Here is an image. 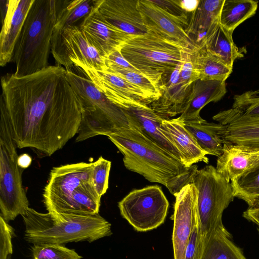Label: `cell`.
I'll use <instances>...</instances> for the list:
<instances>
[{
	"label": "cell",
	"mask_w": 259,
	"mask_h": 259,
	"mask_svg": "<svg viewBox=\"0 0 259 259\" xmlns=\"http://www.w3.org/2000/svg\"><path fill=\"white\" fill-rule=\"evenodd\" d=\"M60 65L31 75L7 74L1 78L0 109L10 122L20 149L30 148L50 156L77 134L80 100Z\"/></svg>",
	"instance_id": "6da1fadb"
},
{
	"label": "cell",
	"mask_w": 259,
	"mask_h": 259,
	"mask_svg": "<svg viewBox=\"0 0 259 259\" xmlns=\"http://www.w3.org/2000/svg\"><path fill=\"white\" fill-rule=\"evenodd\" d=\"M108 138L123 155V164L127 169L142 175L150 182L164 185L174 196L191 183L192 176L198 169L196 164L186 167L130 126Z\"/></svg>",
	"instance_id": "7a4b0ae2"
},
{
	"label": "cell",
	"mask_w": 259,
	"mask_h": 259,
	"mask_svg": "<svg viewBox=\"0 0 259 259\" xmlns=\"http://www.w3.org/2000/svg\"><path fill=\"white\" fill-rule=\"evenodd\" d=\"M24 239L33 244L93 242L112 234L109 222L99 214L40 213L28 207L22 215Z\"/></svg>",
	"instance_id": "3957f363"
},
{
	"label": "cell",
	"mask_w": 259,
	"mask_h": 259,
	"mask_svg": "<svg viewBox=\"0 0 259 259\" xmlns=\"http://www.w3.org/2000/svg\"><path fill=\"white\" fill-rule=\"evenodd\" d=\"M56 18L57 1H34L15 46V75H31L49 66Z\"/></svg>",
	"instance_id": "277c9868"
},
{
	"label": "cell",
	"mask_w": 259,
	"mask_h": 259,
	"mask_svg": "<svg viewBox=\"0 0 259 259\" xmlns=\"http://www.w3.org/2000/svg\"><path fill=\"white\" fill-rule=\"evenodd\" d=\"M65 76L79 99L81 120L76 142L108 136L129 127L122 110L109 100L85 76L66 71Z\"/></svg>",
	"instance_id": "5b68a950"
},
{
	"label": "cell",
	"mask_w": 259,
	"mask_h": 259,
	"mask_svg": "<svg viewBox=\"0 0 259 259\" xmlns=\"http://www.w3.org/2000/svg\"><path fill=\"white\" fill-rule=\"evenodd\" d=\"M119 49L124 58L158 89L162 76L172 72L193 51L149 30L128 39Z\"/></svg>",
	"instance_id": "8992f818"
},
{
	"label": "cell",
	"mask_w": 259,
	"mask_h": 259,
	"mask_svg": "<svg viewBox=\"0 0 259 259\" xmlns=\"http://www.w3.org/2000/svg\"><path fill=\"white\" fill-rule=\"evenodd\" d=\"M17 148L9 118L0 109V215L7 222L23 215L29 207Z\"/></svg>",
	"instance_id": "52a82bcc"
},
{
	"label": "cell",
	"mask_w": 259,
	"mask_h": 259,
	"mask_svg": "<svg viewBox=\"0 0 259 259\" xmlns=\"http://www.w3.org/2000/svg\"><path fill=\"white\" fill-rule=\"evenodd\" d=\"M93 162H78L53 167L43 192L48 212L73 213L83 192L94 186Z\"/></svg>",
	"instance_id": "ba28073f"
},
{
	"label": "cell",
	"mask_w": 259,
	"mask_h": 259,
	"mask_svg": "<svg viewBox=\"0 0 259 259\" xmlns=\"http://www.w3.org/2000/svg\"><path fill=\"white\" fill-rule=\"evenodd\" d=\"M191 183L198 191L199 221L204 239L218 228L224 226L223 213L235 197L230 181L211 165L196 169Z\"/></svg>",
	"instance_id": "9c48e42d"
},
{
	"label": "cell",
	"mask_w": 259,
	"mask_h": 259,
	"mask_svg": "<svg viewBox=\"0 0 259 259\" xmlns=\"http://www.w3.org/2000/svg\"><path fill=\"white\" fill-rule=\"evenodd\" d=\"M51 52L57 65L64 66L66 71L75 67L82 71L107 69L104 57L79 26L54 31Z\"/></svg>",
	"instance_id": "30bf717a"
},
{
	"label": "cell",
	"mask_w": 259,
	"mask_h": 259,
	"mask_svg": "<svg viewBox=\"0 0 259 259\" xmlns=\"http://www.w3.org/2000/svg\"><path fill=\"white\" fill-rule=\"evenodd\" d=\"M168 206L167 198L157 185L134 190L118 203L121 215L139 232L150 231L163 224Z\"/></svg>",
	"instance_id": "8fae6325"
},
{
	"label": "cell",
	"mask_w": 259,
	"mask_h": 259,
	"mask_svg": "<svg viewBox=\"0 0 259 259\" xmlns=\"http://www.w3.org/2000/svg\"><path fill=\"white\" fill-rule=\"evenodd\" d=\"M172 236L174 258L184 259L186 249L198 218V191L189 183L175 196Z\"/></svg>",
	"instance_id": "7c38bea8"
},
{
	"label": "cell",
	"mask_w": 259,
	"mask_h": 259,
	"mask_svg": "<svg viewBox=\"0 0 259 259\" xmlns=\"http://www.w3.org/2000/svg\"><path fill=\"white\" fill-rule=\"evenodd\" d=\"M80 71L109 100L121 109L134 106L149 105L153 102L139 87L107 71Z\"/></svg>",
	"instance_id": "4fadbf2b"
},
{
	"label": "cell",
	"mask_w": 259,
	"mask_h": 259,
	"mask_svg": "<svg viewBox=\"0 0 259 259\" xmlns=\"http://www.w3.org/2000/svg\"><path fill=\"white\" fill-rule=\"evenodd\" d=\"M138 8L147 30L176 41L194 51L197 47L185 31V26L150 0H138Z\"/></svg>",
	"instance_id": "5bb4252c"
},
{
	"label": "cell",
	"mask_w": 259,
	"mask_h": 259,
	"mask_svg": "<svg viewBox=\"0 0 259 259\" xmlns=\"http://www.w3.org/2000/svg\"><path fill=\"white\" fill-rule=\"evenodd\" d=\"M79 26L104 58L119 49L133 37L108 22L99 12L94 1L91 12Z\"/></svg>",
	"instance_id": "9a60e30c"
},
{
	"label": "cell",
	"mask_w": 259,
	"mask_h": 259,
	"mask_svg": "<svg viewBox=\"0 0 259 259\" xmlns=\"http://www.w3.org/2000/svg\"><path fill=\"white\" fill-rule=\"evenodd\" d=\"M122 110L130 127L138 131L182 163L180 152L161 128V125L164 119L147 105L131 106Z\"/></svg>",
	"instance_id": "2e32d148"
},
{
	"label": "cell",
	"mask_w": 259,
	"mask_h": 259,
	"mask_svg": "<svg viewBox=\"0 0 259 259\" xmlns=\"http://www.w3.org/2000/svg\"><path fill=\"white\" fill-rule=\"evenodd\" d=\"M182 62L172 72L162 76L158 86L161 95L158 100L149 105L164 119L182 114L185 110L192 85L186 86L181 80L180 72Z\"/></svg>",
	"instance_id": "e0dca14e"
},
{
	"label": "cell",
	"mask_w": 259,
	"mask_h": 259,
	"mask_svg": "<svg viewBox=\"0 0 259 259\" xmlns=\"http://www.w3.org/2000/svg\"><path fill=\"white\" fill-rule=\"evenodd\" d=\"M138 0H94L101 15L110 24L133 36L145 34Z\"/></svg>",
	"instance_id": "ac0fdd59"
},
{
	"label": "cell",
	"mask_w": 259,
	"mask_h": 259,
	"mask_svg": "<svg viewBox=\"0 0 259 259\" xmlns=\"http://www.w3.org/2000/svg\"><path fill=\"white\" fill-rule=\"evenodd\" d=\"M34 0H9L0 34V65L12 60L16 42Z\"/></svg>",
	"instance_id": "d6986e66"
},
{
	"label": "cell",
	"mask_w": 259,
	"mask_h": 259,
	"mask_svg": "<svg viewBox=\"0 0 259 259\" xmlns=\"http://www.w3.org/2000/svg\"><path fill=\"white\" fill-rule=\"evenodd\" d=\"M227 91L225 81L198 79L191 85L183 112L177 118L183 123L201 122V110L210 102L221 100Z\"/></svg>",
	"instance_id": "ffe728a7"
},
{
	"label": "cell",
	"mask_w": 259,
	"mask_h": 259,
	"mask_svg": "<svg viewBox=\"0 0 259 259\" xmlns=\"http://www.w3.org/2000/svg\"><path fill=\"white\" fill-rule=\"evenodd\" d=\"M212 119L223 125L224 143L259 149V117L233 116L222 111Z\"/></svg>",
	"instance_id": "44dd1931"
},
{
	"label": "cell",
	"mask_w": 259,
	"mask_h": 259,
	"mask_svg": "<svg viewBox=\"0 0 259 259\" xmlns=\"http://www.w3.org/2000/svg\"><path fill=\"white\" fill-rule=\"evenodd\" d=\"M225 0H200L196 10L189 14L186 32L196 46L203 47L220 23V16Z\"/></svg>",
	"instance_id": "7402d4cb"
},
{
	"label": "cell",
	"mask_w": 259,
	"mask_h": 259,
	"mask_svg": "<svg viewBox=\"0 0 259 259\" xmlns=\"http://www.w3.org/2000/svg\"><path fill=\"white\" fill-rule=\"evenodd\" d=\"M259 164V149L224 143L222 155L218 157L216 169L232 181Z\"/></svg>",
	"instance_id": "603a6c76"
},
{
	"label": "cell",
	"mask_w": 259,
	"mask_h": 259,
	"mask_svg": "<svg viewBox=\"0 0 259 259\" xmlns=\"http://www.w3.org/2000/svg\"><path fill=\"white\" fill-rule=\"evenodd\" d=\"M161 126L164 134L180 152L182 163L186 167L201 161L208 163L207 153L198 146L183 122L177 118L164 119Z\"/></svg>",
	"instance_id": "cb8c5ba5"
},
{
	"label": "cell",
	"mask_w": 259,
	"mask_h": 259,
	"mask_svg": "<svg viewBox=\"0 0 259 259\" xmlns=\"http://www.w3.org/2000/svg\"><path fill=\"white\" fill-rule=\"evenodd\" d=\"M230 238L224 226L218 228L203 239L200 259H247Z\"/></svg>",
	"instance_id": "d4e9b609"
},
{
	"label": "cell",
	"mask_w": 259,
	"mask_h": 259,
	"mask_svg": "<svg viewBox=\"0 0 259 259\" xmlns=\"http://www.w3.org/2000/svg\"><path fill=\"white\" fill-rule=\"evenodd\" d=\"M184 123L198 146L207 154L218 157L222 155L224 143L222 133V124L208 122L206 120L201 122Z\"/></svg>",
	"instance_id": "484cf974"
},
{
	"label": "cell",
	"mask_w": 259,
	"mask_h": 259,
	"mask_svg": "<svg viewBox=\"0 0 259 259\" xmlns=\"http://www.w3.org/2000/svg\"><path fill=\"white\" fill-rule=\"evenodd\" d=\"M232 33L219 23L203 46L212 55L231 68H233L235 60L244 56L242 51L235 44Z\"/></svg>",
	"instance_id": "4316f807"
},
{
	"label": "cell",
	"mask_w": 259,
	"mask_h": 259,
	"mask_svg": "<svg viewBox=\"0 0 259 259\" xmlns=\"http://www.w3.org/2000/svg\"><path fill=\"white\" fill-rule=\"evenodd\" d=\"M192 58L200 79L225 81L232 72L204 47L193 51Z\"/></svg>",
	"instance_id": "83f0119b"
},
{
	"label": "cell",
	"mask_w": 259,
	"mask_h": 259,
	"mask_svg": "<svg viewBox=\"0 0 259 259\" xmlns=\"http://www.w3.org/2000/svg\"><path fill=\"white\" fill-rule=\"evenodd\" d=\"M258 2L253 0H225L220 24L233 33L238 26L255 14Z\"/></svg>",
	"instance_id": "f1b7e54d"
},
{
	"label": "cell",
	"mask_w": 259,
	"mask_h": 259,
	"mask_svg": "<svg viewBox=\"0 0 259 259\" xmlns=\"http://www.w3.org/2000/svg\"><path fill=\"white\" fill-rule=\"evenodd\" d=\"M94 0L57 1V18L54 31H59L84 19L91 11Z\"/></svg>",
	"instance_id": "f546056e"
},
{
	"label": "cell",
	"mask_w": 259,
	"mask_h": 259,
	"mask_svg": "<svg viewBox=\"0 0 259 259\" xmlns=\"http://www.w3.org/2000/svg\"><path fill=\"white\" fill-rule=\"evenodd\" d=\"M234 196L251 207L259 200V164L231 182Z\"/></svg>",
	"instance_id": "4dcf8cb0"
},
{
	"label": "cell",
	"mask_w": 259,
	"mask_h": 259,
	"mask_svg": "<svg viewBox=\"0 0 259 259\" xmlns=\"http://www.w3.org/2000/svg\"><path fill=\"white\" fill-rule=\"evenodd\" d=\"M233 100L232 108L222 111L224 113L246 117H259V90L236 95Z\"/></svg>",
	"instance_id": "1f68e13d"
},
{
	"label": "cell",
	"mask_w": 259,
	"mask_h": 259,
	"mask_svg": "<svg viewBox=\"0 0 259 259\" xmlns=\"http://www.w3.org/2000/svg\"><path fill=\"white\" fill-rule=\"evenodd\" d=\"M106 71L139 87L152 98L153 101L158 100L161 95L159 89L140 72L114 66L107 67Z\"/></svg>",
	"instance_id": "d6a6232c"
},
{
	"label": "cell",
	"mask_w": 259,
	"mask_h": 259,
	"mask_svg": "<svg viewBox=\"0 0 259 259\" xmlns=\"http://www.w3.org/2000/svg\"><path fill=\"white\" fill-rule=\"evenodd\" d=\"M33 259H81L74 249L61 244H33L31 247Z\"/></svg>",
	"instance_id": "836d02e7"
},
{
	"label": "cell",
	"mask_w": 259,
	"mask_h": 259,
	"mask_svg": "<svg viewBox=\"0 0 259 259\" xmlns=\"http://www.w3.org/2000/svg\"><path fill=\"white\" fill-rule=\"evenodd\" d=\"M111 165V161L102 156L93 162V183L96 191L100 197L108 188Z\"/></svg>",
	"instance_id": "e575fe53"
},
{
	"label": "cell",
	"mask_w": 259,
	"mask_h": 259,
	"mask_svg": "<svg viewBox=\"0 0 259 259\" xmlns=\"http://www.w3.org/2000/svg\"><path fill=\"white\" fill-rule=\"evenodd\" d=\"M203 245V238L198 218L190 237L184 259H200Z\"/></svg>",
	"instance_id": "d590c367"
},
{
	"label": "cell",
	"mask_w": 259,
	"mask_h": 259,
	"mask_svg": "<svg viewBox=\"0 0 259 259\" xmlns=\"http://www.w3.org/2000/svg\"><path fill=\"white\" fill-rule=\"evenodd\" d=\"M0 259H9L13 253L12 238L14 231L7 222L0 215Z\"/></svg>",
	"instance_id": "8d00e7d4"
},
{
	"label": "cell",
	"mask_w": 259,
	"mask_h": 259,
	"mask_svg": "<svg viewBox=\"0 0 259 259\" xmlns=\"http://www.w3.org/2000/svg\"><path fill=\"white\" fill-rule=\"evenodd\" d=\"M192 52L185 55L180 69V79L183 84L186 86H191L193 82L199 79V73L192 60Z\"/></svg>",
	"instance_id": "74e56055"
},
{
	"label": "cell",
	"mask_w": 259,
	"mask_h": 259,
	"mask_svg": "<svg viewBox=\"0 0 259 259\" xmlns=\"http://www.w3.org/2000/svg\"><path fill=\"white\" fill-rule=\"evenodd\" d=\"M172 16L181 21L185 26L188 25V14L184 11L179 6L178 0L151 1Z\"/></svg>",
	"instance_id": "f35d334b"
},
{
	"label": "cell",
	"mask_w": 259,
	"mask_h": 259,
	"mask_svg": "<svg viewBox=\"0 0 259 259\" xmlns=\"http://www.w3.org/2000/svg\"><path fill=\"white\" fill-rule=\"evenodd\" d=\"M104 58L107 67L114 66L140 72L124 58L121 54L120 49L115 50Z\"/></svg>",
	"instance_id": "ab89813d"
},
{
	"label": "cell",
	"mask_w": 259,
	"mask_h": 259,
	"mask_svg": "<svg viewBox=\"0 0 259 259\" xmlns=\"http://www.w3.org/2000/svg\"><path fill=\"white\" fill-rule=\"evenodd\" d=\"M200 0H178L181 9L187 14L194 12L198 6Z\"/></svg>",
	"instance_id": "60d3db41"
},
{
	"label": "cell",
	"mask_w": 259,
	"mask_h": 259,
	"mask_svg": "<svg viewBox=\"0 0 259 259\" xmlns=\"http://www.w3.org/2000/svg\"><path fill=\"white\" fill-rule=\"evenodd\" d=\"M243 217L246 220L252 222L256 225L257 230L259 234V214L247 208L243 212Z\"/></svg>",
	"instance_id": "b9f144b4"
},
{
	"label": "cell",
	"mask_w": 259,
	"mask_h": 259,
	"mask_svg": "<svg viewBox=\"0 0 259 259\" xmlns=\"http://www.w3.org/2000/svg\"><path fill=\"white\" fill-rule=\"evenodd\" d=\"M31 158L26 154H22L18 157V165L23 169L27 168L31 164Z\"/></svg>",
	"instance_id": "7bdbcfd3"
},
{
	"label": "cell",
	"mask_w": 259,
	"mask_h": 259,
	"mask_svg": "<svg viewBox=\"0 0 259 259\" xmlns=\"http://www.w3.org/2000/svg\"><path fill=\"white\" fill-rule=\"evenodd\" d=\"M248 208L254 209H259V200L256 201L251 207Z\"/></svg>",
	"instance_id": "ee69618b"
}]
</instances>
